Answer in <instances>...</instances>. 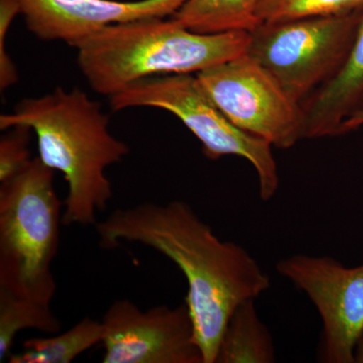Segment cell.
<instances>
[{
    "mask_svg": "<svg viewBox=\"0 0 363 363\" xmlns=\"http://www.w3.org/2000/svg\"><path fill=\"white\" fill-rule=\"evenodd\" d=\"M95 229L100 247L140 243L161 252L185 274V302L204 363H216L222 335L236 308L271 286L269 276L245 248L221 240L184 201L116 210Z\"/></svg>",
    "mask_w": 363,
    "mask_h": 363,
    "instance_id": "obj_1",
    "label": "cell"
},
{
    "mask_svg": "<svg viewBox=\"0 0 363 363\" xmlns=\"http://www.w3.org/2000/svg\"><path fill=\"white\" fill-rule=\"evenodd\" d=\"M18 125L35 133L40 161L65 178L64 225H96L98 212L113 195L106 169L130 154V147L112 135L100 104L80 88L59 87L21 100L13 112L0 116V130Z\"/></svg>",
    "mask_w": 363,
    "mask_h": 363,
    "instance_id": "obj_2",
    "label": "cell"
},
{
    "mask_svg": "<svg viewBox=\"0 0 363 363\" xmlns=\"http://www.w3.org/2000/svg\"><path fill=\"white\" fill-rule=\"evenodd\" d=\"M166 18L108 26L72 45L90 87L111 97L143 79L197 74L247 54L250 33L203 35Z\"/></svg>",
    "mask_w": 363,
    "mask_h": 363,
    "instance_id": "obj_3",
    "label": "cell"
},
{
    "mask_svg": "<svg viewBox=\"0 0 363 363\" xmlns=\"http://www.w3.org/2000/svg\"><path fill=\"white\" fill-rule=\"evenodd\" d=\"M0 183V290L51 305L57 290L52 264L63 224L55 171L33 157Z\"/></svg>",
    "mask_w": 363,
    "mask_h": 363,
    "instance_id": "obj_4",
    "label": "cell"
},
{
    "mask_svg": "<svg viewBox=\"0 0 363 363\" xmlns=\"http://www.w3.org/2000/svg\"><path fill=\"white\" fill-rule=\"evenodd\" d=\"M113 111L152 107L178 117L202 143L210 160L238 156L247 160L259 177V195L269 201L279 185L272 145L231 123L208 97L196 74H169L138 81L109 97Z\"/></svg>",
    "mask_w": 363,
    "mask_h": 363,
    "instance_id": "obj_5",
    "label": "cell"
},
{
    "mask_svg": "<svg viewBox=\"0 0 363 363\" xmlns=\"http://www.w3.org/2000/svg\"><path fill=\"white\" fill-rule=\"evenodd\" d=\"M362 18L363 9H360L334 16L262 23L250 33L247 54L302 104L342 65Z\"/></svg>",
    "mask_w": 363,
    "mask_h": 363,
    "instance_id": "obj_6",
    "label": "cell"
},
{
    "mask_svg": "<svg viewBox=\"0 0 363 363\" xmlns=\"http://www.w3.org/2000/svg\"><path fill=\"white\" fill-rule=\"evenodd\" d=\"M196 76L208 97L240 130L281 150L305 138L302 105L247 54Z\"/></svg>",
    "mask_w": 363,
    "mask_h": 363,
    "instance_id": "obj_7",
    "label": "cell"
},
{
    "mask_svg": "<svg viewBox=\"0 0 363 363\" xmlns=\"http://www.w3.org/2000/svg\"><path fill=\"white\" fill-rule=\"evenodd\" d=\"M277 271L317 308L323 322L322 359L354 363L363 333V264L347 267L329 257L295 255L279 262Z\"/></svg>",
    "mask_w": 363,
    "mask_h": 363,
    "instance_id": "obj_8",
    "label": "cell"
},
{
    "mask_svg": "<svg viewBox=\"0 0 363 363\" xmlns=\"http://www.w3.org/2000/svg\"><path fill=\"white\" fill-rule=\"evenodd\" d=\"M101 322L104 363H204L186 302L142 310L117 300Z\"/></svg>",
    "mask_w": 363,
    "mask_h": 363,
    "instance_id": "obj_9",
    "label": "cell"
},
{
    "mask_svg": "<svg viewBox=\"0 0 363 363\" xmlns=\"http://www.w3.org/2000/svg\"><path fill=\"white\" fill-rule=\"evenodd\" d=\"M188 0H18L26 28L43 40L71 47L106 26L155 18H171Z\"/></svg>",
    "mask_w": 363,
    "mask_h": 363,
    "instance_id": "obj_10",
    "label": "cell"
},
{
    "mask_svg": "<svg viewBox=\"0 0 363 363\" xmlns=\"http://www.w3.org/2000/svg\"><path fill=\"white\" fill-rule=\"evenodd\" d=\"M305 138L340 135L342 124L363 109V18L342 65L302 102Z\"/></svg>",
    "mask_w": 363,
    "mask_h": 363,
    "instance_id": "obj_11",
    "label": "cell"
},
{
    "mask_svg": "<svg viewBox=\"0 0 363 363\" xmlns=\"http://www.w3.org/2000/svg\"><path fill=\"white\" fill-rule=\"evenodd\" d=\"M274 359L272 335L260 320L255 300L245 301L226 325L216 363H272Z\"/></svg>",
    "mask_w": 363,
    "mask_h": 363,
    "instance_id": "obj_12",
    "label": "cell"
},
{
    "mask_svg": "<svg viewBox=\"0 0 363 363\" xmlns=\"http://www.w3.org/2000/svg\"><path fill=\"white\" fill-rule=\"evenodd\" d=\"M260 0H188L171 18L203 35L250 33L259 26Z\"/></svg>",
    "mask_w": 363,
    "mask_h": 363,
    "instance_id": "obj_13",
    "label": "cell"
},
{
    "mask_svg": "<svg viewBox=\"0 0 363 363\" xmlns=\"http://www.w3.org/2000/svg\"><path fill=\"white\" fill-rule=\"evenodd\" d=\"M101 320L85 317L70 329L43 338H30L21 352L9 355L11 363H71L104 340Z\"/></svg>",
    "mask_w": 363,
    "mask_h": 363,
    "instance_id": "obj_14",
    "label": "cell"
},
{
    "mask_svg": "<svg viewBox=\"0 0 363 363\" xmlns=\"http://www.w3.org/2000/svg\"><path fill=\"white\" fill-rule=\"evenodd\" d=\"M62 323L51 305L14 296L0 290V362L11 354L14 339L21 331L33 329L43 333H58Z\"/></svg>",
    "mask_w": 363,
    "mask_h": 363,
    "instance_id": "obj_15",
    "label": "cell"
},
{
    "mask_svg": "<svg viewBox=\"0 0 363 363\" xmlns=\"http://www.w3.org/2000/svg\"><path fill=\"white\" fill-rule=\"evenodd\" d=\"M360 9H363V0H260L257 16L262 23H272L348 13Z\"/></svg>",
    "mask_w": 363,
    "mask_h": 363,
    "instance_id": "obj_16",
    "label": "cell"
},
{
    "mask_svg": "<svg viewBox=\"0 0 363 363\" xmlns=\"http://www.w3.org/2000/svg\"><path fill=\"white\" fill-rule=\"evenodd\" d=\"M9 130L0 140V182L16 175L33 159L30 150L33 130L23 125Z\"/></svg>",
    "mask_w": 363,
    "mask_h": 363,
    "instance_id": "obj_17",
    "label": "cell"
},
{
    "mask_svg": "<svg viewBox=\"0 0 363 363\" xmlns=\"http://www.w3.org/2000/svg\"><path fill=\"white\" fill-rule=\"evenodd\" d=\"M13 21L0 20V89L6 90L7 88L16 84L18 80V71L14 65L13 59L7 54L6 40L7 32L11 28Z\"/></svg>",
    "mask_w": 363,
    "mask_h": 363,
    "instance_id": "obj_18",
    "label": "cell"
},
{
    "mask_svg": "<svg viewBox=\"0 0 363 363\" xmlns=\"http://www.w3.org/2000/svg\"><path fill=\"white\" fill-rule=\"evenodd\" d=\"M363 125V109L362 111H358L357 113L353 114L350 116L347 121H345L341 126L340 135L344 133H350L357 130V128H362Z\"/></svg>",
    "mask_w": 363,
    "mask_h": 363,
    "instance_id": "obj_19",
    "label": "cell"
},
{
    "mask_svg": "<svg viewBox=\"0 0 363 363\" xmlns=\"http://www.w3.org/2000/svg\"><path fill=\"white\" fill-rule=\"evenodd\" d=\"M354 363H363V333L355 346Z\"/></svg>",
    "mask_w": 363,
    "mask_h": 363,
    "instance_id": "obj_20",
    "label": "cell"
}]
</instances>
